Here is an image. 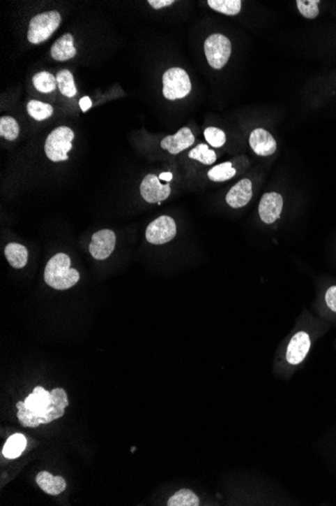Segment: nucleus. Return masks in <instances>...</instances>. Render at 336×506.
I'll return each instance as SVG.
<instances>
[{"instance_id":"f257e3e1","label":"nucleus","mask_w":336,"mask_h":506,"mask_svg":"<svg viewBox=\"0 0 336 506\" xmlns=\"http://www.w3.org/2000/svg\"><path fill=\"white\" fill-rule=\"evenodd\" d=\"M69 406L67 393L62 388H56L51 392L38 386L26 397V400L17 403V417L24 428H38L61 419Z\"/></svg>"},{"instance_id":"f03ea898","label":"nucleus","mask_w":336,"mask_h":506,"mask_svg":"<svg viewBox=\"0 0 336 506\" xmlns=\"http://www.w3.org/2000/svg\"><path fill=\"white\" fill-rule=\"evenodd\" d=\"M80 280V274L71 268V259L67 254L54 255L45 269V281L56 290H67Z\"/></svg>"},{"instance_id":"7ed1b4c3","label":"nucleus","mask_w":336,"mask_h":506,"mask_svg":"<svg viewBox=\"0 0 336 506\" xmlns=\"http://www.w3.org/2000/svg\"><path fill=\"white\" fill-rule=\"evenodd\" d=\"M62 17L56 10L40 13L31 20L27 40L31 44L38 45L52 37L54 31L60 27Z\"/></svg>"},{"instance_id":"20e7f679","label":"nucleus","mask_w":336,"mask_h":506,"mask_svg":"<svg viewBox=\"0 0 336 506\" xmlns=\"http://www.w3.org/2000/svg\"><path fill=\"white\" fill-rule=\"evenodd\" d=\"M75 133L68 127H59L54 129L45 144V155L53 162H62L69 159L68 152L71 151Z\"/></svg>"},{"instance_id":"39448f33","label":"nucleus","mask_w":336,"mask_h":506,"mask_svg":"<svg viewBox=\"0 0 336 506\" xmlns=\"http://www.w3.org/2000/svg\"><path fill=\"white\" fill-rule=\"evenodd\" d=\"M162 93L168 101L185 99L192 92L190 76L183 68L174 67L167 70L162 77Z\"/></svg>"},{"instance_id":"423d86ee","label":"nucleus","mask_w":336,"mask_h":506,"mask_svg":"<svg viewBox=\"0 0 336 506\" xmlns=\"http://www.w3.org/2000/svg\"><path fill=\"white\" fill-rule=\"evenodd\" d=\"M204 54L211 67L217 70L222 69L230 60L231 41L221 34H213L204 42Z\"/></svg>"},{"instance_id":"0eeeda50","label":"nucleus","mask_w":336,"mask_h":506,"mask_svg":"<svg viewBox=\"0 0 336 506\" xmlns=\"http://www.w3.org/2000/svg\"><path fill=\"white\" fill-rule=\"evenodd\" d=\"M176 236V224L172 217L161 215L146 229V240L152 245H163Z\"/></svg>"},{"instance_id":"6e6552de","label":"nucleus","mask_w":336,"mask_h":506,"mask_svg":"<svg viewBox=\"0 0 336 506\" xmlns=\"http://www.w3.org/2000/svg\"><path fill=\"white\" fill-rule=\"evenodd\" d=\"M170 185H161L160 177L148 174L143 179L140 185V194L143 199L148 203H160L165 201L170 195Z\"/></svg>"},{"instance_id":"1a4fd4ad","label":"nucleus","mask_w":336,"mask_h":506,"mask_svg":"<svg viewBox=\"0 0 336 506\" xmlns=\"http://www.w3.org/2000/svg\"><path fill=\"white\" fill-rule=\"evenodd\" d=\"M116 245L115 233L111 230H101L92 237L90 250L91 255L96 260H106L114 251Z\"/></svg>"},{"instance_id":"9d476101","label":"nucleus","mask_w":336,"mask_h":506,"mask_svg":"<svg viewBox=\"0 0 336 506\" xmlns=\"http://www.w3.org/2000/svg\"><path fill=\"white\" fill-rule=\"evenodd\" d=\"M283 210V197L277 192L263 195L259 203V215L265 224H274L280 217Z\"/></svg>"},{"instance_id":"9b49d317","label":"nucleus","mask_w":336,"mask_h":506,"mask_svg":"<svg viewBox=\"0 0 336 506\" xmlns=\"http://www.w3.org/2000/svg\"><path fill=\"white\" fill-rule=\"evenodd\" d=\"M310 347L311 341L308 333L299 331L296 335H293L291 341L288 345L287 353H286V359L288 363L291 365L300 364L307 356Z\"/></svg>"},{"instance_id":"f8f14e48","label":"nucleus","mask_w":336,"mask_h":506,"mask_svg":"<svg viewBox=\"0 0 336 506\" xmlns=\"http://www.w3.org/2000/svg\"><path fill=\"white\" fill-rule=\"evenodd\" d=\"M194 136L190 128H181L174 136H167L161 140L160 146L172 155L181 153L194 144Z\"/></svg>"},{"instance_id":"ddd939ff","label":"nucleus","mask_w":336,"mask_h":506,"mask_svg":"<svg viewBox=\"0 0 336 506\" xmlns=\"http://www.w3.org/2000/svg\"><path fill=\"white\" fill-rule=\"evenodd\" d=\"M249 144L258 156L273 155L277 150V143L273 136L264 129H256L250 135Z\"/></svg>"},{"instance_id":"4468645a","label":"nucleus","mask_w":336,"mask_h":506,"mask_svg":"<svg viewBox=\"0 0 336 506\" xmlns=\"http://www.w3.org/2000/svg\"><path fill=\"white\" fill-rule=\"evenodd\" d=\"M253 197V185L249 179H243L231 188L226 196V201L231 208L246 206Z\"/></svg>"},{"instance_id":"2eb2a0df","label":"nucleus","mask_w":336,"mask_h":506,"mask_svg":"<svg viewBox=\"0 0 336 506\" xmlns=\"http://www.w3.org/2000/svg\"><path fill=\"white\" fill-rule=\"evenodd\" d=\"M76 55L77 50L74 46V38L71 34H65L52 46L51 56L54 60L65 62Z\"/></svg>"},{"instance_id":"dca6fc26","label":"nucleus","mask_w":336,"mask_h":506,"mask_svg":"<svg viewBox=\"0 0 336 506\" xmlns=\"http://www.w3.org/2000/svg\"><path fill=\"white\" fill-rule=\"evenodd\" d=\"M36 483L43 491L49 496H59L65 491L66 481L61 476H53L47 471L40 472L36 476Z\"/></svg>"},{"instance_id":"f3484780","label":"nucleus","mask_w":336,"mask_h":506,"mask_svg":"<svg viewBox=\"0 0 336 506\" xmlns=\"http://www.w3.org/2000/svg\"><path fill=\"white\" fill-rule=\"evenodd\" d=\"M4 255L8 259L9 264L15 269H22L29 260V252L26 247L17 243L8 244L4 250Z\"/></svg>"},{"instance_id":"a211bd4d","label":"nucleus","mask_w":336,"mask_h":506,"mask_svg":"<svg viewBox=\"0 0 336 506\" xmlns=\"http://www.w3.org/2000/svg\"><path fill=\"white\" fill-rule=\"evenodd\" d=\"M26 439L22 433L11 435L2 449V454L8 459H17L26 450Z\"/></svg>"},{"instance_id":"6ab92c4d","label":"nucleus","mask_w":336,"mask_h":506,"mask_svg":"<svg viewBox=\"0 0 336 506\" xmlns=\"http://www.w3.org/2000/svg\"><path fill=\"white\" fill-rule=\"evenodd\" d=\"M56 83H58L59 89L63 96L75 97L77 95V87L75 84L74 76L69 70H61L56 76Z\"/></svg>"},{"instance_id":"aec40b11","label":"nucleus","mask_w":336,"mask_h":506,"mask_svg":"<svg viewBox=\"0 0 336 506\" xmlns=\"http://www.w3.org/2000/svg\"><path fill=\"white\" fill-rule=\"evenodd\" d=\"M208 4L213 10L231 17L239 15L242 10L240 0H208Z\"/></svg>"},{"instance_id":"412c9836","label":"nucleus","mask_w":336,"mask_h":506,"mask_svg":"<svg viewBox=\"0 0 336 506\" xmlns=\"http://www.w3.org/2000/svg\"><path fill=\"white\" fill-rule=\"evenodd\" d=\"M27 113L33 119L42 122L53 115L54 108L51 104L38 101H31L27 103Z\"/></svg>"},{"instance_id":"4be33fe9","label":"nucleus","mask_w":336,"mask_h":506,"mask_svg":"<svg viewBox=\"0 0 336 506\" xmlns=\"http://www.w3.org/2000/svg\"><path fill=\"white\" fill-rule=\"evenodd\" d=\"M236 175V169L231 162L222 163L215 166L208 171V177L215 182H224L230 180Z\"/></svg>"},{"instance_id":"5701e85b","label":"nucleus","mask_w":336,"mask_h":506,"mask_svg":"<svg viewBox=\"0 0 336 506\" xmlns=\"http://www.w3.org/2000/svg\"><path fill=\"white\" fill-rule=\"evenodd\" d=\"M33 86L36 89L42 93H51L56 89V78L53 74L47 71H42L36 74L33 78Z\"/></svg>"},{"instance_id":"b1692460","label":"nucleus","mask_w":336,"mask_h":506,"mask_svg":"<svg viewBox=\"0 0 336 506\" xmlns=\"http://www.w3.org/2000/svg\"><path fill=\"white\" fill-rule=\"evenodd\" d=\"M168 506H197L199 505V497L190 489H181L170 497Z\"/></svg>"},{"instance_id":"393cba45","label":"nucleus","mask_w":336,"mask_h":506,"mask_svg":"<svg viewBox=\"0 0 336 506\" xmlns=\"http://www.w3.org/2000/svg\"><path fill=\"white\" fill-rule=\"evenodd\" d=\"M188 157L204 165H212L217 161L215 152L211 150L206 144H199V146L195 147L190 152Z\"/></svg>"},{"instance_id":"a878e982","label":"nucleus","mask_w":336,"mask_h":506,"mask_svg":"<svg viewBox=\"0 0 336 506\" xmlns=\"http://www.w3.org/2000/svg\"><path fill=\"white\" fill-rule=\"evenodd\" d=\"M20 135V126L17 120L11 117H2L0 119V136L8 140H15Z\"/></svg>"},{"instance_id":"bb28decb","label":"nucleus","mask_w":336,"mask_h":506,"mask_svg":"<svg viewBox=\"0 0 336 506\" xmlns=\"http://www.w3.org/2000/svg\"><path fill=\"white\" fill-rule=\"evenodd\" d=\"M319 0H297L296 1L299 13L307 20H314L319 17Z\"/></svg>"},{"instance_id":"cd10ccee","label":"nucleus","mask_w":336,"mask_h":506,"mask_svg":"<svg viewBox=\"0 0 336 506\" xmlns=\"http://www.w3.org/2000/svg\"><path fill=\"white\" fill-rule=\"evenodd\" d=\"M204 138L213 147H221L226 144V133L222 129L215 128V127H210L204 131Z\"/></svg>"},{"instance_id":"c85d7f7f","label":"nucleus","mask_w":336,"mask_h":506,"mask_svg":"<svg viewBox=\"0 0 336 506\" xmlns=\"http://www.w3.org/2000/svg\"><path fill=\"white\" fill-rule=\"evenodd\" d=\"M326 304L333 312H336V285L328 288L326 294Z\"/></svg>"},{"instance_id":"c756f323","label":"nucleus","mask_w":336,"mask_h":506,"mask_svg":"<svg viewBox=\"0 0 336 506\" xmlns=\"http://www.w3.org/2000/svg\"><path fill=\"white\" fill-rule=\"evenodd\" d=\"M148 3L154 10H160V8L171 6V4L174 3V0H149Z\"/></svg>"},{"instance_id":"7c9ffc66","label":"nucleus","mask_w":336,"mask_h":506,"mask_svg":"<svg viewBox=\"0 0 336 506\" xmlns=\"http://www.w3.org/2000/svg\"><path fill=\"white\" fill-rule=\"evenodd\" d=\"M80 108L83 113H86V111H88L91 108H92V101H91L90 97H82L80 101Z\"/></svg>"},{"instance_id":"2f4dec72","label":"nucleus","mask_w":336,"mask_h":506,"mask_svg":"<svg viewBox=\"0 0 336 506\" xmlns=\"http://www.w3.org/2000/svg\"><path fill=\"white\" fill-rule=\"evenodd\" d=\"M172 178H174V175H172V173H170V172H163V173H161L160 175V180L167 181V182H170Z\"/></svg>"}]
</instances>
